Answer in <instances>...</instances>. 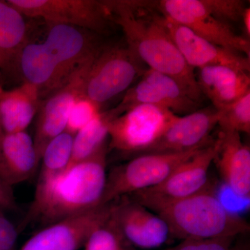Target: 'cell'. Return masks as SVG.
Wrapping results in <instances>:
<instances>
[{
  "label": "cell",
  "mask_w": 250,
  "mask_h": 250,
  "mask_svg": "<svg viewBox=\"0 0 250 250\" xmlns=\"http://www.w3.org/2000/svg\"><path fill=\"white\" fill-rule=\"evenodd\" d=\"M112 22L121 27L126 46L149 69L174 79L194 100L202 94L193 68L189 66L163 22L156 1H103Z\"/></svg>",
  "instance_id": "6da1fadb"
},
{
  "label": "cell",
  "mask_w": 250,
  "mask_h": 250,
  "mask_svg": "<svg viewBox=\"0 0 250 250\" xmlns=\"http://www.w3.org/2000/svg\"><path fill=\"white\" fill-rule=\"evenodd\" d=\"M106 144L88 159L60 173L38 179L34 199L22 228L47 225L101 206L107 172Z\"/></svg>",
  "instance_id": "7a4b0ae2"
},
{
  "label": "cell",
  "mask_w": 250,
  "mask_h": 250,
  "mask_svg": "<svg viewBox=\"0 0 250 250\" xmlns=\"http://www.w3.org/2000/svg\"><path fill=\"white\" fill-rule=\"evenodd\" d=\"M156 214L167 223L170 240L236 238L250 229L246 220L225 208L212 187Z\"/></svg>",
  "instance_id": "3957f363"
},
{
  "label": "cell",
  "mask_w": 250,
  "mask_h": 250,
  "mask_svg": "<svg viewBox=\"0 0 250 250\" xmlns=\"http://www.w3.org/2000/svg\"><path fill=\"white\" fill-rule=\"evenodd\" d=\"M206 146L186 152L140 154L117 166L107 174L101 205L158 185Z\"/></svg>",
  "instance_id": "277c9868"
},
{
  "label": "cell",
  "mask_w": 250,
  "mask_h": 250,
  "mask_svg": "<svg viewBox=\"0 0 250 250\" xmlns=\"http://www.w3.org/2000/svg\"><path fill=\"white\" fill-rule=\"evenodd\" d=\"M216 154L215 139L178 166L161 183L127 195L155 213L211 187L208 171Z\"/></svg>",
  "instance_id": "5b68a950"
},
{
  "label": "cell",
  "mask_w": 250,
  "mask_h": 250,
  "mask_svg": "<svg viewBox=\"0 0 250 250\" xmlns=\"http://www.w3.org/2000/svg\"><path fill=\"white\" fill-rule=\"evenodd\" d=\"M140 62L126 45L103 47L87 73L83 94L101 106L142 76Z\"/></svg>",
  "instance_id": "8992f818"
},
{
  "label": "cell",
  "mask_w": 250,
  "mask_h": 250,
  "mask_svg": "<svg viewBox=\"0 0 250 250\" xmlns=\"http://www.w3.org/2000/svg\"><path fill=\"white\" fill-rule=\"evenodd\" d=\"M177 117L153 105L130 108L108 121L109 147L138 155L154 144Z\"/></svg>",
  "instance_id": "52a82bcc"
},
{
  "label": "cell",
  "mask_w": 250,
  "mask_h": 250,
  "mask_svg": "<svg viewBox=\"0 0 250 250\" xmlns=\"http://www.w3.org/2000/svg\"><path fill=\"white\" fill-rule=\"evenodd\" d=\"M24 16L41 18L51 25L65 24L106 34L112 22L103 1L95 0H8Z\"/></svg>",
  "instance_id": "ba28073f"
},
{
  "label": "cell",
  "mask_w": 250,
  "mask_h": 250,
  "mask_svg": "<svg viewBox=\"0 0 250 250\" xmlns=\"http://www.w3.org/2000/svg\"><path fill=\"white\" fill-rule=\"evenodd\" d=\"M200 103L172 77L149 69L143 72L134 87L128 89L118 106L105 113L112 120L138 105L149 104L184 116L198 110Z\"/></svg>",
  "instance_id": "9c48e42d"
},
{
  "label": "cell",
  "mask_w": 250,
  "mask_h": 250,
  "mask_svg": "<svg viewBox=\"0 0 250 250\" xmlns=\"http://www.w3.org/2000/svg\"><path fill=\"white\" fill-rule=\"evenodd\" d=\"M158 9L166 17L185 26L215 45L250 57L249 40L236 34L231 25L213 17L202 0H161Z\"/></svg>",
  "instance_id": "30bf717a"
},
{
  "label": "cell",
  "mask_w": 250,
  "mask_h": 250,
  "mask_svg": "<svg viewBox=\"0 0 250 250\" xmlns=\"http://www.w3.org/2000/svg\"><path fill=\"white\" fill-rule=\"evenodd\" d=\"M110 205V217L129 246L153 249L170 240L165 220L131 197H120Z\"/></svg>",
  "instance_id": "8fae6325"
},
{
  "label": "cell",
  "mask_w": 250,
  "mask_h": 250,
  "mask_svg": "<svg viewBox=\"0 0 250 250\" xmlns=\"http://www.w3.org/2000/svg\"><path fill=\"white\" fill-rule=\"evenodd\" d=\"M90 32L65 24L51 25L44 43L57 64L59 89L77 72L92 63L103 48Z\"/></svg>",
  "instance_id": "7c38bea8"
},
{
  "label": "cell",
  "mask_w": 250,
  "mask_h": 250,
  "mask_svg": "<svg viewBox=\"0 0 250 250\" xmlns=\"http://www.w3.org/2000/svg\"><path fill=\"white\" fill-rule=\"evenodd\" d=\"M110 204L59 220L35 233L19 250H78L110 215Z\"/></svg>",
  "instance_id": "4fadbf2b"
},
{
  "label": "cell",
  "mask_w": 250,
  "mask_h": 250,
  "mask_svg": "<svg viewBox=\"0 0 250 250\" xmlns=\"http://www.w3.org/2000/svg\"><path fill=\"white\" fill-rule=\"evenodd\" d=\"M162 15L166 29L186 62L192 68L223 65L250 72V59L244 54L215 45Z\"/></svg>",
  "instance_id": "5bb4252c"
},
{
  "label": "cell",
  "mask_w": 250,
  "mask_h": 250,
  "mask_svg": "<svg viewBox=\"0 0 250 250\" xmlns=\"http://www.w3.org/2000/svg\"><path fill=\"white\" fill-rule=\"evenodd\" d=\"M218 123V111L213 105L178 116L154 144L140 154L186 152L207 146L213 141L210 134Z\"/></svg>",
  "instance_id": "9a60e30c"
},
{
  "label": "cell",
  "mask_w": 250,
  "mask_h": 250,
  "mask_svg": "<svg viewBox=\"0 0 250 250\" xmlns=\"http://www.w3.org/2000/svg\"><path fill=\"white\" fill-rule=\"evenodd\" d=\"M92 63L82 69L63 86L56 90L41 108L33 139L40 161L49 141L65 131L70 109L77 98L83 93L85 77Z\"/></svg>",
  "instance_id": "2e32d148"
},
{
  "label": "cell",
  "mask_w": 250,
  "mask_h": 250,
  "mask_svg": "<svg viewBox=\"0 0 250 250\" xmlns=\"http://www.w3.org/2000/svg\"><path fill=\"white\" fill-rule=\"evenodd\" d=\"M216 154L213 162L224 182L237 196L250 195V149L242 142L241 134L222 131L215 139Z\"/></svg>",
  "instance_id": "e0dca14e"
},
{
  "label": "cell",
  "mask_w": 250,
  "mask_h": 250,
  "mask_svg": "<svg viewBox=\"0 0 250 250\" xmlns=\"http://www.w3.org/2000/svg\"><path fill=\"white\" fill-rule=\"evenodd\" d=\"M41 161L26 131L4 134L0 143V178L13 187L30 179Z\"/></svg>",
  "instance_id": "ac0fdd59"
},
{
  "label": "cell",
  "mask_w": 250,
  "mask_h": 250,
  "mask_svg": "<svg viewBox=\"0 0 250 250\" xmlns=\"http://www.w3.org/2000/svg\"><path fill=\"white\" fill-rule=\"evenodd\" d=\"M199 87L215 108L233 103L250 91L249 72L223 65L200 69Z\"/></svg>",
  "instance_id": "d6986e66"
},
{
  "label": "cell",
  "mask_w": 250,
  "mask_h": 250,
  "mask_svg": "<svg viewBox=\"0 0 250 250\" xmlns=\"http://www.w3.org/2000/svg\"><path fill=\"white\" fill-rule=\"evenodd\" d=\"M24 16L6 1H0V73L13 76L19 70V61L27 42Z\"/></svg>",
  "instance_id": "ffe728a7"
},
{
  "label": "cell",
  "mask_w": 250,
  "mask_h": 250,
  "mask_svg": "<svg viewBox=\"0 0 250 250\" xmlns=\"http://www.w3.org/2000/svg\"><path fill=\"white\" fill-rule=\"evenodd\" d=\"M40 90L36 85L24 82L0 99V123L5 134L25 131L34 119Z\"/></svg>",
  "instance_id": "44dd1931"
},
{
  "label": "cell",
  "mask_w": 250,
  "mask_h": 250,
  "mask_svg": "<svg viewBox=\"0 0 250 250\" xmlns=\"http://www.w3.org/2000/svg\"><path fill=\"white\" fill-rule=\"evenodd\" d=\"M19 69L24 82L39 88L59 89L57 64L48 47L44 43H27L21 52Z\"/></svg>",
  "instance_id": "7402d4cb"
},
{
  "label": "cell",
  "mask_w": 250,
  "mask_h": 250,
  "mask_svg": "<svg viewBox=\"0 0 250 250\" xmlns=\"http://www.w3.org/2000/svg\"><path fill=\"white\" fill-rule=\"evenodd\" d=\"M109 118L105 112L77 131L74 136L71 159L67 167L91 157L106 144ZM66 167V168H67Z\"/></svg>",
  "instance_id": "603a6c76"
},
{
  "label": "cell",
  "mask_w": 250,
  "mask_h": 250,
  "mask_svg": "<svg viewBox=\"0 0 250 250\" xmlns=\"http://www.w3.org/2000/svg\"><path fill=\"white\" fill-rule=\"evenodd\" d=\"M74 135L63 131L49 141L41 161L39 179L47 178L65 170L71 159Z\"/></svg>",
  "instance_id": "cb8c5ba5"
},
{
  "label": "cell",
  "mask_w": 250,
  "mask_h": 250,
  "mask_svg": "<svg viewBox=\"0 0 250 250\" xmlns=\"http://www.w3.org/2000/svg\"><path fill=\"white\" fill-rule=\"evenodd\" d=\"M222 131L250 133V91L236 101L216 108Z\"/></svg>",
  "instance_id": "d4e9b609"
},
{
  "label": "cell",
  "mask_w": 250,
  "mask_h": 250,
  "mask_svg": "<svg viewBox=\"0 0 250 250\" xmlns=\"http://www.w3.org/2000/svg\"><path fill=\"white\" fill-rule=\"evenodd\" d=\"M128 246L109 215L91 233L83 248L84 250H126Z\"/></svg>",
  "instance_id": "484cf974"
},
{
  "label": "cell",
  "mask_w": 250,
  "mask_h": 250,
  "mask_svg": "<svg viewBox=\"0 0 250 250\" xmlns=\"http://www.w3.org/2000/svg\"><path fill=\"white\" fill-rule=\"evenodd\" d=\"M100 112V106L81 94L72 105L65 131L75 136L77 131L95 119Z\"/></svg>",
  "instance_id": "4316f807"
},
{
  "label": "cell",
  "mask_w": 250,
  "mask_h": 250,
  "mask_svg": "<svg viewBox=\"0 0 250 250\" xmlns=\"http://www.w3.org/2000/svg\"><path fill=\"white\" fill-rule=\"evenodd\" d=\"M202 1L213 17L229 25L241 21L247 8L245 1L241 0H202Z\"/></svg>",
  "instance_id": "83f0119b"
},
{
  "label": "cell",
  "mask_w": 250,
  "mask_h": 250,
  "mask_svg": "<svg viewBox=\"0 0 250 250\" xmlns=\"http://www.w3.org/2000/svg\"><path fill=\"white\" fill-rule=\"evenodd\" d=\"M235 238H221L212 239H187L177 246L164 250H231Z\"/></svg>",
  "instance_id": "f1b7e54d"
},
{
  "label": "cell",
  "mask_w": 250,
  "mask_h": 250,
  "mask_svg": "<svg viewBox=\"0 0 250 250\" xmlns=\"http://www.w3.org/2000/svg\"><path fill=\"white\" fill-rule=\"evenodd\" d=\"M19 230L0 210V250H14Z\"/></svg>",
  "instance_id": "f546056e"
},
{
  "label": "cell",
  "mask_w": 250,
  "mask_h": 250,
  "mask_svg": "<svg viewBox=\"0 0 250 250\" xmlns=\"http://www.w3.org/2000/svg\"><path fill=\"white\" fill-rule=\"evenodd\" d=\"M16 207L13 187L0 178V210H12L16 209Z\"/></svg>",
  "instance_id": "4dcf8cb0"
},
{
  "label": "cell",
  "mask_w": 250,
  "mask_h": 250,
  "mask_svg": "<svg viewBox=\"0 0 250 250\" xmlns=\"http://www.w3.org/2000/svg\"><path fill=\"white\" fill-rule=\"evenodd\" d=\"M242 23H243V27H244L245 31H246V35L248 38L250 37V9L247 7L245 9L244 13L242 17Z\"/></svg>",
  "instance_id": "1f68e13d"
},
{
  "label": "cell",
  "mask_w": 250,
  "mask_h": 250,
  "mask_svg": "<svg viewBox=\"0 0 250 250\" xmlns=\"http://www.w3.org/2000/svg\"><path fill=\"white\" fill-rule=\"evenodd\" d=\"M231 250H250V245L248 243H240L236 246H232Z\"/></svg>",
  "instance_id": "d6a6232c"
},
{
  "label": "cell",
  "mask_w": 250,
  "mask_h": 250,
  "mask_svg": "<svg viewBox=\"0 0 250 250\" xmlns=\"http://www.w3.org/2000/svg\"><path fill=\"white\" fill-rule=\"evenodd\" d=\"M5 91L6 90H4L3 89L2 86H1V85H0V99L1 98V97L3 96V95H4Z\"/></svg>",
  "instance_id": "836d02e7"
},
{
  "label": "cell",
  "mask_w": 250,
  "mask_h": 250,
  "mask_svg": "<svg viewBox=\"0 0 250 250\" xmlns=\"http://www.w3.org/2000/svg\"><path fill=\"white\" fill-rule=\"evenodd\" d=\"M126 250H136V248H133V247L131 246H128L127 248H126Z\"/></svg>",
  "instance_id": "e575fe53"
},
{
  "label": "cell",
  "mask_w": 250,
  "mask_h": 250,
  "mask_svg": "<svg viewBox=\"0 0 250 250\" xmlns=\"http://www.w3.org/2000/svg\"><path fill=\"white\" fill-rule=\"evenodd\" d=\"M1 77H2V76H1V73H0V80H1Z\"/></svg>",
  "instance_id": "d590c367"
},
{
  "label": "cell",
  "mask_w": 250,
  "mask_h": 250,
  "mask_svg": "<svg viewBox=\"0 0 250 250\" xmlns=\"http://www.w3.org/2000/svg\"><path fill=\"white\" fill-rule=\"evenodd\" d=\"M3 138H0V143H1V140H2Z\"/></svg>",
  "instance_id": "8d00e7d4"
}]
</instances>
